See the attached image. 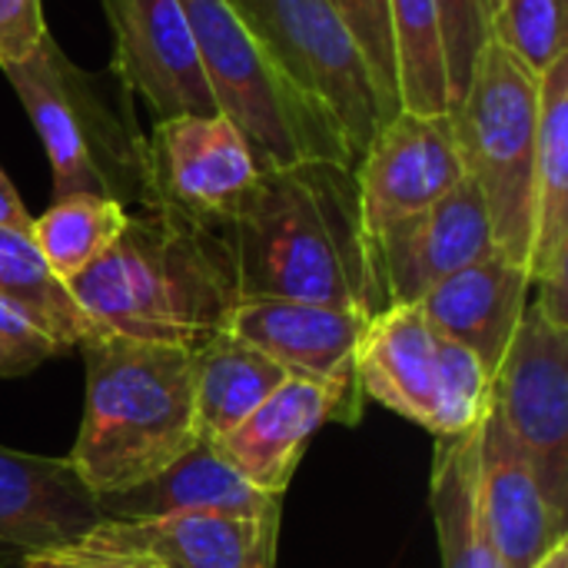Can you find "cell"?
Returning a JSON list of instances; mask_svg holds the SVG:
<instances>
[{"instance_id":"cell-1","label":"cell","mask_w":568,"mask_h":568,"mask_svg":"<svg viewBox=\"0 0 568 568\" xmlns=\"http://www.w3.org/2000/svg\"><path fill=\"white\" fill-rule=\"evenodd\" d=\"M240 300L283 296L383 310L356 173L333 160L266 166L226 223Z\"/></svg>"},{"instance_id":"cell-2","label":"cell","mask_w":568,"mask_h":568,"mask_svg":"<svg viewBox=\"0 0 568 568\" xmlns=\"http://www.w3.org/2000/svg\"><path fill=\"white\" fill-rule=\"evenodd\" d=\"M93 333L196 349L240 300L226 226L136 206L116 243L67 283Z\"/></svg>"},{"instance_id":"cell-3","label":"cell","mask_w":568,"mask_h":568,"mask_svg":"<svg viewBox=\"0 0 568 568\" xmlns=\"http://www.w3.org/2000/svg\"><path fill=\"white\" fill-rule=\"evenodd\" d=\"M83 346V419L67 463L93 496L126 493L196 439L193 349L93 333Z\"/></svg>"},{"instance_id":"cell-4","label":"cell","mask_w":568,"mask_h":568,"mask_svg":"<svg viewBox=\"0 0 568 568\" xmlns=\"http://www.w3.org/2000/svg\"><path fill=\"white\" fill-rule=\"evenodd\" d=\"M53 173V200L97 193L126 210L146 200V136L133 120L130 93L110 73L77 67L57 40L3 67Z\"/></svg>"},{"instance_id":"cell-5","label":"cell","mask_w":568,"mask_h":568,"mask_svg":"<svg viewBox=\"0 0 568 568\" xmlns=\"http://www.w3.org/2000/svg\"><path fill=\"white\" fill-rule=\"evenodd\" d=\"M180 3L216 110L246 136L263 170L303 160L356 166L336 120L293 87L230 0Z\"/></svg>"},{"instance_id":"cell-6","label":"cell","mask_w":568,"mask_h":568,"mask_svg":"<svg viewBox=\"0 0 568 568\" xmlns=\"http://www.w3.org/2000/svg\"><path fill=\"white\" fill-rule=\"evenodd\" d=\"M466 180L486 203L496 250L529 270L539 80L486 40L463 100L449 110Z\"/></svg>"},{"instance_id":"cell-7","label":"cell","mask_w":568,"mask_h":568,"mask_svg":"<svg viewBox=\"0 0 568 568\" xmlns=\"http://www.w3.org/2000/svg\"><path fill=\"white\" fill-rule=\"evenodd\" d=\"M276 67L323 106L346 136L353 160L386 123L373 73L329 0H230Z\"/></svg>"},{"instance_id":"cell-8","label":"cell","mask_w":568,"mask_h":568,"mask_svg":"<svg viewBox=\"0 0 568 568\" xmlns=\"http://www.w3.org/2000/svg\"><path fill=\"white\" fill-rule=\"evenodd\" d=\"M493 413L529 456L549 503L568 516V320L536 300L493 376Z\"/></svg>"},{"instance_id":"cell-9","label":"cell","mask_w":568,"mask_h":568,"mask_svg":"<svg viewBox=\"0 0 568 568\" xmlns=\"http://www.w3.org/2000/svg\"><path fill=\"white\" fill-rule=\"evenodd\" d=\"M246 136L223 113H186L156 120L146 136V200L200 223L226 226L243 196L260 180Z\"/></svg>"},{"instance_id":"cell-10","label":"cell","mask_w":568,"mask_h":568,"mask_svg":"<svg viewBox=\"0 0 568 568\" xmlns=\"http://www.w3.org/2000/svg\"><path fill=\"white\" fill-rule=\"evenodd\" d=\"M369 253L383 310L416 306L446 276L496 253V236L483 196L463 180L433 206L376 230Z\"/></svg>"},{"instance_id":"cell-11","label":"cell","mask_w":568,"mask_h":568,"mask_svg":"<svg viewBox=\"0 0 568 568\" xmlns=\"http://www.w3.org/2000/svg\"><path fill=\"white\" fill-rule=\"evenodd\" d=\"M276 539L280 509L263 516L180 513L103 519L73 546L133 568H276Z\"/></svg>"},{"instance_id":"cell-12","label":"cell","mask_w":568,"mask_h":568,"mask_svg":"<svg viewBox=\"0 0 568 568\" xmlns=\"http://www.w3.org/2000/svg\"><path fill=\"white\" fill-rule=\"evenodd\" d=\"M353 173L369 236L433 206L466 180L453 113L399 110L373 133Z\"/></svg>"},{"instance_id":"cell-13","label":"cell","mask_w":568,"mask_h":568,"mask_svg":"<svg viewBox=\"0 0 568 568\" xmlns=\"http://www.w3.org/2000/svg\"><path fill=\"white\" fill-rule=\"evenodd\" d=\"M113 33V77L156 120L220 113L180 0H103Z\"/></svg>"},{"instance_id":"cell-14","label":"cell","mask_w":568,"mask_h":568,"mask_svg":"<svg viewBox=\"0 0 568 568\" xmlns=\"http://www.w3.org/2000/svg\"><path fill=\"white\" fill-rule=\"evenodd\" d=\"M356 393V376L313 379L290 373L216 446L243 479L270 496H283L310 439L333 419L353 423L359 416Z\"/></svg>"},{"instance_id":"cell-15","label":"cell","mask_w":568,"mask_h":568,"mask_svg":"<svg viewBox=\"0 0 568 568\" xmlns=\"http://www.w3.org/2000/svg\"><path fill=\"white\" fill-rule=\"evenodd\" d=\"M369 320V313L336 303L246 296L236 300L223 329L293 376L349 379Z\"/></svg>"},{"instance_id":"cell-16","label":"cell","mask_w":568,"mask_h":568,"mask_svg":"<svg viewBox=\"0 0 568 568\" xmlns=\"http://www.w3.org/2000/svg\"><path fill=\"white\" fill-rule=\"evenodd\" d=\"M476 493L489 542L506 568H532L552 552V546L568 539V516L549 503L529 456L499 423L493 406L479 426Z\"/></svg>"},{"instance_id":"cell-17","label":"cell","mask_w":568,"mask_h":568,"mask_svg":"<svg viewBox=\"0 0 568 568\" xmlns=\"http://www.w3.org/2000/svg\"><path fill=\"white\" fill-rule=\"evenodd\" d=\"M446 336L426 320L423 306H386L356 346L353 373L359 393L403 419L439 433Z\"/></svg>"},{"instance_id":"cell-18","label":"cell","mask_w":568,"mask_h":568,"mask_svg":"<svg viewBox=\"0 0 568 568\" xmlns=\"http://www.w3.org/2000/svg\"><path fill=\"white\" fill-rule=\"evenodd\" d=\"M103 523L93 496L67 459L0 446V552H53Z\"/></svg>"},{"instance_id":"cell-19","label":"cell","mask_w":568,"mask_h":568,"mask_svg":"<svg viewBox=\"0 0 568 568\" xmlns=\"http://www.w3.org/2000/svg\"><path fill=\"white\" fill-rule=\"evenodd\" d=\"M529 280L536 303L568 320V53L539 80Z\"/></svg>"},{"instance_id":"cell-20","label":"cell","mask_w":568,"mask_h":568,"mask_svg":"<svg viewBox=\"0 0 568 568\" xmlns=\"http://www.w3.org/2000/svg\"><path fill=\"white\" fill-rule=\"evenodd\" d=\"M529 270L496 250L446 276L419 306L446 339L473 349L486 373L496 376L529 306Z\"/></svg>"},{"instance_id":"cell-21","label":"cell","mask_w":568,"mask_h":568,"mask_svg":"<svg viewBox=\"0 0 568 568\" xmlns=\"http://www.w3.org/2000/svg\"><path fill=\"white\" fill-rule=\"evenodd\" d=\"M283 496H270L243 479L216 443L196 439L176 463L146 483L100 496L103 519H156L180 513H226V516H263L276 513Z\"/></svg>"},{"instance_id":"cell-22","label":"cell","mask_w":568,"mask_h":568,"mask_svg":"<svg viewBox=\"0 0 568 568\" xmlns=\"http://www.w3.org/2000/svg\"><path fill=\"white\" fill-rule=\"evenodd\" d=\"M290 373L243 339L220 329L193 349V403L200 436L220 443Z\"/></svg>"},{"instance_id":"cell-23","label":"cell","mask_w":568,"mask_h":568,"mask_svg":"<svg viewBox=\"0 0 568 568\" xmlns=\"http://www.w3.org/2000/svg\"><path fill=\"white\" fill-rule=\"evenodd\" d=\"M479 426L459 436H443L433 449L429 506L443 568H506L489 542L476 493Z\"/></svg>"},{"instance_id":"cell-24","label":"cell","mask_w":568,"mask_h":568,"mask_svg":"<svg viewBox=\"0 0 568 568\" xmlns=\"http://www.w3.org/2000/svg\"><path fill=\"white\" fill-rule=\"evenodd\" d=\"M130 210L110 196L70 193L53 200L30 223V240L40 250L50 273L67 286L87 266H93L123 233Z\"/></svg>"},{"instance_id":"cell-25","label":"cell","mask_w":568,"mask_h":568,"mask_svg":"<svg viewBox=\"0 0 568 568\" xmlns=\"http://www.w3.org/2000/svg\"><path fill=\"white\" fill-rule=\"evenodd\" d=\"M0 300L23 310L63 349L80 346L93 336L90 320L80 313L70 290L50 273L30 240V230L0 226Z\"/></svg>"},{"instance_id":"cell-26","label":"cell","mask_w":568,"mask_h":568,"mask_svg":"<svg viewBox=\"0 0 568 568\" xmlns=\"http://www.w3.org/2000/svg\"><path fill=\"white\" fill-rule=\"evenodd\" d=\"M399 106L413 113H449V77L443 17L436 0H389Z\"/></svg>"},{"instance_id":"cell-27","label":"cell","mask_w":568,"mask_h":568,"mask_svg":"<svg viewBox=\"0 0 568 568\" xmlns=\"http://www.w3.org/2000/svg\"><path fill=\"white\" fill-rule=\"evenodd\" d=\"M566 3L568 0H499L489 17V40L516 57L536 80L566 57Z\"/></svg>"},{"instance_id":"cell-28","label":"cell","mask_w":568,"mask_h":568,"mask_svg":"<svg viewBox=\"0 0 568 568\" xmlns=\"http://www.w3.org/2000/svg\"><path fill=\"white\" fill-rule=\"evenodd\" d=\"M349 37L356 40L376 93L383 100L386 120L396 116L399 106V87H396V53H393V30H389V0H329Z\"/></svg>"},{"instance_id":"cell-29","label":"cell","mask_w":568,"mask_h":568,"mask_svg":"<svg viewBox=\"0 0 568 568\" xmlns=\"http://www.w3.org/2000/svg\"><path fill=\"white\" fill-rule=\"evenodd\" d=\"M443 17V47H446V77H449V110L463 100L476 57L489 40V23L483 0H436Z\"/></svg>"},{"instance_id":"cell-30","label":"cell","mask_w":568,"mask_h":568,"mask_svg":"<svg viewBox=\"0 0 568 568\" xmlns=\"http://www.w3.org/2000/svg\"><path fill=\"white\" fill-rule=\"evenodd\" d=\"M60 353L63 346L53 336H47L23 310L0 300V379L23 376Z\"/></svg>"},{"instance_id":"cell-31","label":"cell","mask_w":568,"mask_h":568,"mask_svg":"<svg viewBox=\"0 0 568 568\" xmlns=\"http://www.w3.org/2000/svg\"><path fill=\"white\" fill-rule=\"evenodd\" d=\"M43 37V0H0V70L27 60Z\"/></svg>"},{"instance_id":"cell-32","label":"cell","mask_w":568,"mask_h":568,"mask_svg":"<svg viewBox=\"0 0 568 568\" xmlns=\"http://www.w3.org/2000/svg\"><path fill=\"white\" fill-rule=\"evenodd\" d=\"M23 568H133L120 559L110 556H97V552H83L77 546L67 549H53V552H37V556H23Z\"/></svg>"},{"instance_id":"cell-33","label":"cell","mask_w":568,"mask_h":568,"mask_svg":"<svg viewBox=\"0 0 568 568\" xmlns=\"http://www.w3.org/2000/svg\"><path fill=\"white\" fill-rule=\"evenodd\" d=\"M30 223H33V216L27 213V206H23L17 186H13L10 176L0 170V226H3V230H30Z\"/></svg>"},{"instance_id":"cell-34","label":"cell","mask_w":568,"mask_h":568,"mask_svg":"<svg viewBox=\"0 0 568 568\" xmlns=\"http://www.w3.org/2000/svg\"><path fill=\"white\" fill-rule=\"evenodd\" d=\"M532 568H568V539H562L559 546H552V552Z\"/></svg>"},{"instance_id":"cell-35","label":"cell","mask_w":568,"mask_h":568,"mask_svg":"<svg viewBox=\"0 0 568 568\" xmlns=\"http://www.w3.org/2000/svg\"><path fill=\"white\" fill-rule=\"evenodd\" d=\"M496 7H499V0H483V10H486V23H489V17L496 13Z\"/></svg>"}]
</instances>
